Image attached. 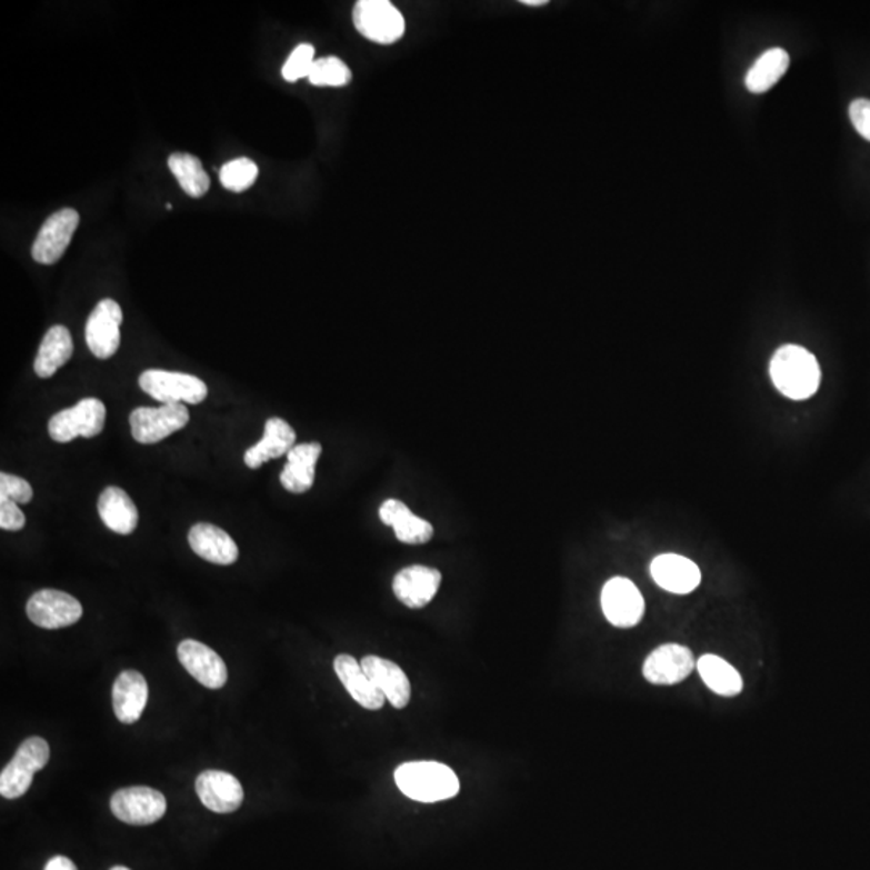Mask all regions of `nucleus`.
I'll return each instance as SVG.
<instances>
[{"label":"nucleus","mask_w":870,"mask_h":870,"mask_svg":"<svg viewBox=\"0 0 870 870\" xmlns=\"http://www.w3.org/2000/svg\"><path fill=\"white\" fill-rule=\"evenodd\" d=\"M771 379L791 400L811 399L821 386V367L814 354L800 346H783L773 353Z\"/></svg>","instance_id":"obj_1"},{"label":"nucleus","mask_w":870,"mask_h":870,"mask_svg":"<svg viewBox=\"0 0 870 870\" xmlns=\"http://www.w3.org/2000/svg\"><path fill=\"white\" fill-rule=\"evenodd\" d=\"M396 783L404 797L419 803L450 800L460 791L457 773L434 761L404 762L396 771Z\"/></svg>","instance_id":"obj_2"},{"label":"nucleus","mask_w":870,"mask_h":870,"mask_svg":"<svg viewBox=\"0 0 870 870\" xmlns=\"http://www.w3.org/2000/svg\"><path fill=\"white\" fill-rule=\"evenodd\" d=\"M50 748L41 737H31L18 747L16 757L0 773V794L7 800L23 797L30 790L34 773L48 766Z\"/></svg>","instance_id":"obj_3"},{"label":"nucleus","mask_w":870,"mask_h":870,"mask_svg":"<svg viewBox=\"0 0 870 870\" xmlns=\"http://www.w3.org/2000/svg\"><path fill=\"white\" fill-rule=\"evenodd\" d=\"M353 24L363 38L389 46L404 34L402 12L389 0H360L353 7Z\"/></svg>","instance_id":"obj_4"},{"label":"nucleus","mask_w":870,"mask_h":870,"mask_svg":"<svg viewBox=\"0 0 870 870\" xmlns=\"http://www.w3.org/2000/svg\"><path fill=\"white\" fill-rule=\"evenodd\" d=\"M139 386L161 404H199L209 396L206 382L186 372L147 370L139 378Z\"/></svg>","instance_id":"obj_5"},{"label":"nucleus","mask_w":870,"mask_h":870,"mask_svg":"<svg viewBox=\"0 0 870 870\" xmlns=\"http://www.w3.org/2000/svg\"><path fill=\"white\" fill-rule=\"evenodd\" d=\"M188 407L182 403H167L159 408H136L129 417L131 434L142 446H153L181 431L189 424Z\"/></svg>","instance_id":"obj_6"},{"label":"nucleus","mask_w":870,"mask_h":870,"mask_svg":"<svg viewBox=\"0 0 870 870\" xmlns=\"http://www.w3.org/2000/svg\"><path fill=\"white\" fill-rule=\"evenodd\" d=\"M106 418V404L91 397L53 414L49 421V436L59 443L71 442L77 437L92 439L103 431Z\"/></svg>","instance_id":"obj_7"},{"label":"nucleus","mask_w":870,"mask_h":870,"mask_svg":"<svg viewBox=\"0 0 870 870\" xmlns=\"http://www.w3.org/2000/svg\"><path fill=\"white\" fill-rule=\"evenodd\" d=\"M114 818L129 826H150L167 812V798L149 787H129L118 790L110 800Z\"/></svg>","instance_id":"obj_8"},{"label":"nucleus","mask_w":870,"mask_h":870,"mask_svg":"<svg viewBox=\"0 0 870 870\" xmlns=\"http://www.w3.org/2000/svg\"><path fill=\"white\" fill-rule=\"evenodd\" d=\"M27 614L32 624L42 629H62L77 624L82 607L77 598L60 590L44 589L28 600Z\"/></svg>","instance_id":"obj_9"},{"label":"nucleus","mask_w":870,"mask_h":870,"mask_svg":"<svg viewBox=\"0 0 870 870\" xmlns=\"http://www.w3.org/2000/svg\"><path fill=\"white\" fill-rule=\"evenodd\" d=\"M601 608L604 618L621 629L639 624L644 614L642 593L632 580L626 578H612L604 583L601 590Z\"/></svg>","instance_id":"obj_10"},{"label":"nucleus","mask_w":870,"mask_h":870,"mask_svg":"<svg viewBox=\"0 0 870 870\" xmlns=\"http://www.w3.org/2000/svg\"><path fill=\"white\" fill-rule=\"evenodd\" d=\"M123 322V311L112 299H103L97 303L86 322V342L89 350L100 360H109L120 349V326Z\"/></svg>","instance_id":"obj_11"},{"label":"nucleus","mask_w":870,"mask_h":870,"mask_svg":"<svg viewBox=\"0 0 870 870\" xmlns=\"http://www.w3.org/2000/svg\"><path fill=\"white\" fill-rule=\"evenodd\" d=\"M80 224V214L73 209L56 211L42 224L38 238L32 243L31 256L38 263L53 264L63 257Z\"/></svg>","instance_id":"obj_12"},{"label":"nucleus","mask_w":870,"mask_h":870,"mask_svg":"<svg viewBox=\"0 0 870 870\" xmlns=\"http://www.w3.org/2000/svg\"><path fill=\"white\" fill-rule=\"evenodd\" d=\"M694 658L683 644L668 643L651 651L643 664V676L653 686H676L692 674Z\"/></svg>","instance_id":"obj_13"},{"label":"nucleus","mask_w":870,"mask_h":870,"mask_svg":"<svg viewBox=\"0 0 870 870\" xmlns=\"http://www.w3.org/2000/svg\"><path fill=\"white\" fill-rule=\"evenodd\" d=\"M182 668L207 689L217 690L228 682V669L217 651L197 640H182L178 647Z\"/></svg>","instance_id":"obj_14"},{"label":"nucleus","mask_w":870,"mask_h":870,"mask_svg":"<svg viewBox=\"0 0 870 870\" xmlns=\"http://www.w3.org/2000/svg\"><path fill=\"white\" fill-rule=\"evenodd\" d=\"M440 583H442V574L439 569L414 564L402 569L393 578L392 589L404 607L419 610L434 600Z\"/></svg>","instance_id":"obj_15"},{"label":"nucleus","mask_w":870,"mask_h":870,"mask_svg":"<svg viewBox=\"0 0 870 870\" xmlns=\"http://www.w3.org/2000/svg\"><path fill=\"white\" fill-rule=\"evenodd\" d=\"M196 791L206 808L218 814L238 811L243 803L241 782L232 773L206 771L196 780Z\"/></svg>","instance_id":"obj_16"},{"label":"nucleus","mask_w":870,"mask_h":870,"mask_svg":"<svg viewBox=\"0 0 870 870\" xmlns=\"http://www.w3.org/2000/svg\"><path fill=\"white\" fill-rule=\"evenodd\" d=\"M651 578L666 592L687 596L701 582L700 568L689 558L666 553L654 558L650 566Z\"/></svg>","instance_id":"obj_17"},{"label":"nucleus","mask_w":870,"mask_h":870,"mask_svg":"<svg viewBox=\"0 0 870 870\" xmlns=\"http://www.w3.org/2000/svg\"><path fill=\"white\" fill-rule=\"evenodd\" d=\"M360 664L393 708L408 707L411 700V683L399 664L374 654L364 657Z\"/></svg>","instance_id":"obj_18"},{"label":"nucleus","mask_w":870,"mask_h":870,"mask_svg":"<svg viewBox=\"0 0 870 870\" xmlns=\"http://www.w3.org/2000/svg\"><path fill=\"white\" fill-rule=\"evenodd\" d=\"M379 518L386 526L393 529L397 540L407 546H422L434 537L431 522L414 514L403 501L386 500L379 508Z\"/></svg>","instance_id":"obj_19"},{"label":"nucleus","mask_w":870,"mask_h":870,"mask_svg":"<svg viewBox=\"0 0 870 870\" xmlns=\"http://www.w3.org/2000/svg\"><path fill=\"white\" fill-rule=\"evenodd\" d=\"M189 546L209 563L229 566L239 558V548L223 529L209 522H199L189 531Z\"/></svg>","instance_id":"obj_20"},{"label":"nucleus","mask_w":870,"mask_h":870,"mask_svg":"<svg viewBox=\"0 0 870 870\" xmlns=\"http://www.w3.org/2000/svg\"><path fill=\"white\" fill-rule=\"evenodd\" d=\"M149 700L146 677L138 671H124L114 680L113 711L118 721L134 724L144 712Z\"/></svg>","instance_id":"obj_21"},{"label":"nucleus","mask_w":870,"mask_h":870,"mask_svg":"<svg viewBox=\"0 0 870 870\" xmlns=\"http://www.w3.org/2000/svg\"><path fill=\"white\" fill-rule=\"evenodd\" d=\"M296 431L288 421L270 418L264 424L263 439L246 451L243 461L250 469L261 468L268 461L288 454L296 447Z\"/></svg>","instance_id":"obj_22"},{"label":"nucleus","mask_w":870,"mask_h":870,"mask_svg":"<svg viewBox=\"0 0 870 870\" xmlns=\"http://www.w3.org/2000/svg\"><path fill=\"white\" fill-rule=\"evenodd\" d=\"M334 671L347 692L360 707L370 709V711H378L384 707V694L379 692L378 687L353 657L339 654L334 660Z\"/></svg>","instance_id":"obj_23"},{"label":"nucleus","mask_w":870,"mask_h":870,"mask_svg":"<svg viewBox=\"0 0 870 870\" xmlns=\"http://www.w3.org/2000/svg\"><path fill=\"white\" fill-rule=\"evenodd\" d=\"M322 453L321 443L308 442L293 447L288 453V463L279 481L290 493H306L313 487L314 468Z\"/></svg>","instance_id":"obj_24"},{"label":"nucleus","mask_w":870,"mask_h":870,"mask_svg":"<svg viewBox=\"0 0 870 870\" xmlns=\"http://www.w3.org/2000/svg\"><path fill=\"white\" fill-rule=\"evenodd\" d=\"M100 519L110 531L129 536L136 531L139 522L138 508L131 497L120 487H107L99 497L97 503Z\"/></svg>","instance_id":"obj_25"},{"label":"nucleus","mask_w":870,"mask_h":870,"mask_svg":"<svg viewBox=\"0 0 870 870\" xmlns=\"http://www.w3.org/2000/svg\"><path fill=\"white\" fill-rule=\"evenodd\" d=\"M73 339L64 326L50 328L36 357V374L42 379L52 378L73 357Z\"/></svg>","instance_id":"obj_26"},{"label":"nucleus","mask_w":870,"mask_h":870,"mask_svg":"<svg viewBox=\"0 0 870 870\" xmlns=\"http://www.w3.org/2000/svg\"><path fill=\"white\" fill-rule=\"evenodd\" d=\"M790 67V56L780 48L769 49L754 62L744 77V86L753 94H764L773 88Z\"/></svg>","instance_id":"obj_27"},{"label":"nucleus","mask_w":870,"mask_h":870,"mask_svg":"<svg viewBox=\"0 0 870 870\" xmlns=\"http://www.w3.org/2000/svg\"><path fill=\"white\" fill-rule=\"evenodd\" d=\"M704 686L721 697H736L743 690V679L733 666L716 654H703L697 662Z\"/></svg>","instance_id":"obj_28"},{"label":"nucleus","mask_w":870,"mask_h":870,"mask_svg":"<svg viewBox=\"0 0 870 870\" xmlns=\"http://www.w3.org/2000/svg\"><path fill=\"white\" fill-rule=\"evenodd\" d=\"M168 167H170L171 173L178 179L179 186L182 191L193 199L206 196L210 189V178L207 171L203 170L202 161L191 153H173L168 159Z\"/></svg>","instance_id":"obj_29"},{"label":"nucleus","mask_w":870,"mask_h":870,"mask_svg":"<svg viewBox=\"0 0 870 870\" xmlns=\"http://www.w3.org/2000/svg\"><path fill=\"white\" fill-rule=\"evenodd\" d=\"M308 81L318 88H342L352 81V71L338 57H322L311 68Z\"/></svg>","instance_id":"obj_30"},{"label":"nucleus","mask_w":870,"mask_h":870,"mask_svg":"<svg viewBox=\"0 0 870 870\" xmlns=\"http://www.w3.org/2000/svg\"><path fill=\"white\" fill-rule=\"evenodd\" d=\"M258 178L256 161L250 159H236L226 163L220 171V181L223 188L232 192H243L252 188Z\"/></svg>","instance_id":"obj_31"},{"label":"nucleus","mask_w":870,"mask_h":870,"mask_svg":"<svg viewBox=\"0 0 870 870\" xmlns=\"http://www.w3.org/2000/svg\"><path fill=\"white\" fill-rule=\"evenodd\" d=\"M314 62V48L311 44H300L293 49L289 59L286 60L284 67H282V78L289 82H296L308 78L311 68Z\"/></svg>","instance_id":"obj_32"},{"label":"nucleus","mask_w":870,"mask_h":870,"mask_svg":"<svg viewBox=\"0 0 870 870\" xmlns=\"http://www.w3.org/2000/svg\"><path fill=\"white\" fill-rule=\"evenodd\" d=\"M32 500V487L27 479L17 476L0 474V501H13L17 504H27Z\"/></svg>","instance_id":"obj_33"},{"label":"nucleus","mask_w":870,"mask_h":870,"mask_svg":"<svg viewBox=\"0 0 870 870\" xmlns=\"http://www.w3.org/2000/svg\"><path fill=\"white\" fill-rule=\"evenodd\" d=\"M24 524H27V518L20 510V504L13 503V501H0V528L3 531H21Z\"/></svg>","instance_id":"obj_34"},{"label":"nucleus","mask_w":870,"mask_h":870,"mask_svg":"<svg viewBox=\"0 0 870 870\" xmlns=\"http://www.w3.org/2000/svg\"><path fill=\"white\" fill-rule=\"evenodd\" d=\"M850 118L856 131L870 141V100L856 99L850 106Z\"/></svg>","instance_id":"obj_35"},{"label":"nucleus","mask_w":870,"mask_h":870,"mask_svg":"<svg viewBox=\"0 0 870 870\" xmlns=\"http://www.w3.org/2000/svg\"><path fill=\"white\" fill-rule=\"evenodd\" d=\"M44 870H78V868L71 859L64 858V856H56L46 864Z\"/></svg>","instance_id":"obj_36"},{"label":"nucleus","mask_w":870,"mask_h":870,"mask_svg":"<svg viewBox=\"0 0 870 870\" xmlns=\"http://www.w3.org/2000/svg\"><path fill=\"white\" fill-rule=\"evenodd\" d=\"M522 3L529 7H540L547 6V0H522Z\"/></svg>","instance_id":"obj_37"},{"label":"nucleus","mask_w":870,"mask_h":870,"mask_svg":"<svg viewBox=\"0 0 870 870\" xmlns=\"http://www.w3.org/2000/svg\"><path fill=\"white\" fill-rule=\"evenodd\" d=\"M110 870H131V869L123 868V866H114V868Z\"/></svg>","instance_id":"obj_38"}]
</instances>
